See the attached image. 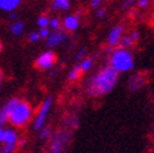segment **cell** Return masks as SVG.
I'll return each instance as SVG.
<instances>
[{"label":"cell","mask_w":154,"mask_h":153,"mask_svg":"<svg viewBox=\"0 0 154 153\" xmlns=\"http://www.w3.org/2000/svg\"><path fill=\"white\" fill-rule=\"evenodd\" d=\"M119 72L112 65L104 67L99 70L89 82L88 94L91 97H99L109 93L114 89L115 84L118 83Z\"/></svg>","instance_id":"obj_1"},{"label":"cell","mask_w":154,"mask_h":153,"mask_svg":"<svg viewBox=\"0 0 154 153\" xmlns=\"http://www.w3.org/2000/svg\"><path fill=\"white\" fill-rule=\"evenodd\" d=\"M109 62H110V65L113 68H115L119 73L129 72L130 69H133V67H134L133 54L128 49L123 48V47L113 49Z\"/></svg>","instance_id":"obj_2"},{"label":"cell","mask_w":154,"mask_h":153,"mask_svg":"<svg viewBox=\"0 0 154 153\" xmlns=\"http://www.w3.org/2000/svg\"><path fill=\"white\" fill-rule=\"evenodd\" d=\"M30 116H32V108H30V105L26 102H19L15 105L13 112L10 113L8 120H10V123L13 126L20 127V126H24L30 119Z\"/></svg>","instance_id":"obj_3"},{"label":"cell","mask_w":154,"mask_h":153,"mask_svg":"<svg viewBox=\"0 0 154 153\" xmlns=\"http://www.w3.org/2000/svg\"><path fill=\"white\" fill-rule=\"evenodd\" d=\"M55 54L53 52L48 50V52H44L43 54H40L38 57L35 65L39 68V69H49V68L53 67V64L55 63Z\"/></svg>","instance_id":"obj_4"},{"label":"cell","mask_w":154,"mask_h":153,"mask_svg":"<svg viewBox=\"0 0 154 153\" xmlns=\"http://www.w3.org/2000/svg\"><path fill=\"white\" fill-rule=\"evenodd\" d=\"M51 97H48L47 99H45V102L43 103L42 108L39 111V113H38V116L35 118V122H34V128L35 129H40L43 126H44V122H45V118H47V114L50 109L51 107Z\"/></svg>","instance_id":"obj_5"},{"label":"cell","mask_w":154,"mask_h":153,"mask_svg":"<svg viewBox=\"0 0 154 153\" xmlns=\"http://www.w3.org/2000/svg\"><path fill=\"white\" fill-rule=\"evenodd\" d=\"M123 34H124V27L123 25H115L112 28V30L108 34V39L106 43L109 47H117V45L120 43V39L123 38Z\"/></svg>","instance_id":"obj_6"},{"label":"cell","mask_w":154,"mask_h":153,"mask_svg":"<svg viewBox=\"0 0 154 153\" xmlns=\"http://www.w3.org/2000/svg\"><path fill=\"white\" fill-rule=\"evenodd\" d=\"M19 103V99L18 98H11L10 101H8V103L0 109V127H2L5 122L9 119L10 113L13 112V109L15 108V105Z\"/></svg>","instance_id":"obj_7"},{"label":"cell","mask_w":154,"mask_h":153,"mask_svg":"<svg viewBox=\"0 0 154 153\" xmlns=\"http://www.w3.org/2000/svg\"><path fill=\"white\" fill-rule=\"evenodd\" d=\"M66 142H68V136L65 132H61L58 133L57 136H54L51 139V153H60Z\"/></svg>","instance_id":"obj_8"},{"label":"cell","mask_w":154,"mask_h":153,"mask_svg":"<svg viewBox=\"0 0 154 153\" xmlns=\"http://www.w3.org/2000/svg\"><path fill=\"white\" fill-rule=\"evenodd\" d=\"M66 39V34L64 30L61 29H54V32L49 34V36L47 38V43L49 47H55L58 44H61L64 40Z\"/></svg>","instance_id":"obj_9"},{"label":"cell","mask_w":154,"mask_h":153,"mask_svg":"<svg viewBox=\"0 0 154 153\" xmlns=\"http://www.w3.org/2000/svg\"><path fill=\"white\" fill-rule=\"evenodd\" d=\"M79 19H80V13H76L74 15H68L64 18L63 25L68 32H74L79 27Z\"/></svg>","instance_id":"obj_10"},{"label":"cell","mask_w":154,"mask_h":153,"mask_svg":"<svg viewBox=\"0 0 154 153\" xmlns=\"http://www.w3.org/2000/svg\"><path fill=\"white\" fill-rule=\"evenodd\" d=\"M21 0H0V9L3 11H13L20 5Z\"/></svg>","instance_id":"obj_11"},{"label":"cell","mask_w":154,"mask_h":153,"mask_svg":"<svg viewBox=\"0 0 154 153\" xmlns=\"http://www.w3.org/2000/svg\"><path fill=\"white\" fill-rule=\"evenodd\" d=\"M5 144H15L17 143V133L13 129H6L3 133V141Z\"/></svg>","instance_id":"obj_12"},{"label":"cell","mask_w":154,"mask_h":153,"mask_svg":"<svg viewBox=\"0 0 154 153\" xmlns=\"http://www.w3.org/2000/svg\"><path fill=\"white\" fill-rule=\"evenodd\" d=\"M70 8V0H53V10H68Z\"/></svg>","instance_id":"obj_13"},{"label":"cell","mask_w":154,"mask_h":153,"mask_svg":"<svg viewBox=\"0 0 154 153\" xmlns=\"http://www.w3.org/2000/svg\"><path fill=\"white\" fill-rule=\"evenodd\" d=\"M24 30V23L23 21H14L10 27V32L14 35H20Z\"/></svg>","instance_id":"obj_14"},{"label":"cell","mask_w":154,"mask_h":153,"mask_svg":"<svg viewBox=\"0 0 154 153\" xmlns=\"http://www.w3.org/2000/svg\"><path fill=\"white\" fill-rule=\"evenodd\" d=\"M134 43H135V42L132 39V36H130V35H127V36H123V38H122L119 44H120V47L128 49V48H130V47H133Z\"/></svg>","instance_id":"obj_15"},{"label":"cell","mask_w":154,"mask_h":153,"mask_svg":"<svg viewBox=\"0 0 154 153\" xmlns=\"http://www.w3.org/2000/svg\"><path fill=\"white\" fill-rule=\"evenodd\" d=\"M83 70H82V68H80V65H75L73 69L70 70V73H69V75H68V78L70 79V80H75V79H78L79 76H80V73H82Z\"/></svg>","instance_id":"obj_16"},{"label":"cell","mask_w":154,"mask_h":153,"mask_svg":"<svg viewBox=\"0 0 154 153\" xmlns=\"http://www.w3.org/2000/svg\"><path fill=\"white\" fill-rule=\"evenodd\" d=\"M79 65H80L83 72H87V70H89L91 68V65H93V59H91V58H85Z\"/></svg>","instance_id":"obj_17"},{"label":"cell","mask_w":154,"mask_h":153,"mask_svg":"<svg viewBox=\"0 0 154 153\" xmlns=\"http://www.w3.org/2000/svg\"><path fill=\"white\" fill-rule=\"evenodd\" d=\"M49 21H50V18H48L47 15H42V17L38 18V25L40 28H48Z\"/></svg>","instance_id":"obj_18"},{"label":"cell","mask_w":154,"mask_h":153,"mask_svg":"<svg viewBox=\"0 0 154 153\" xmlns=\"http://www.w3.org/2000/svg\"><path fill=\"white\" fill-rule=\"evenodd\" d=\"M49 25H50V28H51V29H59V27H60V20H59L57 17L50 18Z\"/></svg>","instance_id":"obj_19"},{"label":"cell","mask_w":154,"mask_h":153,"mask_svg":"<svg viewBox=\"0 0 154 153\" xmlns=\"http://www.w3.org/2000/svg\"><path fill=\"white\" fill-rule=\"evenodd\" d=\"M49 136H50V128H48V127H42V128H40V138L45 139V138H48Z\"/></svg>","instance_id":"obj_20"},{"label":"cell","mask_w":154,"mask_h":153,"mask_svg":"<svg viewBox=\"0 0 154 153\" xmlns=\"http://www.w3.org/2000/svg\"><path fill=\"white\" fill-rule=\"evenodd\" d=\"M15 148V144H4V146L2 147V153H11Z\"/></svg>","instance_id":"obj_21"},{"label":"cell","mask_w":154,"mask_h":153,"mask_svg":"<svg viewBox=\"0 0 154 153\" xmlns=\"http://www.w3.org/2000/svg\"><path fill=\"white\" fill-rule=\"evenodd\" d=\"M40 39V34L39 32H33V33H30L29 34V42H32V43H35Z\"/></svg>","instance_id":"obj_22"},{"label":"cell","mask_w":154,"mask_h":153,"mask_svg":"<svg viewBox=\"0 0 154 153\" xmlns=\"http://www.w3.org/2000/svg\"><path fill=\"white\" fill-rule=\"evenodd\" d=\"M137 4L140 9H145V8H148V5L150 4V0H137Z\"/></svg>","instance_id":"obj_23"},{"label":"cell","mask_w":154,"mask_h":153,"mask_svg":"<svg viewBox=\"0 0 154 153\" xmlns=\"http://www.w3.org/2000/svg\"><path fill=\"white\" fill-rule=\"evenodd\" d=\"M102 3H103V0H90V6L93 9H98V8H100Z\"/></svg>","instance_id":"obj_24"},{"label":"cell","mask_w":154,"mask_h":153,"mask_svg":"<svg viewBox=\"0 0 154 153\" xmlns=\"http://www.w3.org/2000/svg\"><path fill=\"white\" fill-rule=\"evenodd\" d=\"M39 34H40V38H48L49 34H50V32H49L48 28H40Z\"/></svg>","instance_id":"obj_25"},{"label":"cell","mask_w":154,"mask_h":153,"mask_svg":"<svg viewBox=\"0 0 154 153\" xmlns=\"http://www.w3.org/2000/svg\"><path fill=\"white\" fill-rule=\"evenodd\" d=\"M105 14H106V10L104 9V8H98V10H97V17L98 18H104L105 17Z\"/></svg>","instance_id":"obj_26"},{"label":"cell","mask_w":154,"mask_h":153,"mask_svg":"<svg viewBox=\"0 0 154 153\" xmlns=\"http://www.w3.org/2000/svg\"><path fill=\"white\" fill-rule=\"evenodd\" d=\"M134 3H135V0H125V2L123 3V8H124V9H128V8H130Z\"/></svg>","instance_id":"obj_27"},{"label":"cell","mask_w":154,"mask_h":153,"mask_svg":"<svg viewBox=\"0 0 154 153\" xmlns=\"http://www.w3.org/2000/svg\"><path fill=\"white\" fill-rule=\"evenodd\" d=\"M130 36H132V39L134 40V42H137L138 39H139V32H137V30H133L132 33H130Z\"/></svg>","instance_id":"obj_28"},{"label":"cell","mask_w":154,"mask_h":153,"mask_svg":"<svg viewBox=\"0 0 154 153\" xmlns=\"http://www.w3.org/2000/svg\"><path fill=\"white\" fill-rule=\"evenodd\" d=\"M84 54H85V49H80L79 52H78V54L75 55V59L76 60H79V59H82L83 57H84Z\"/></svg>","instance_id":"obj_29"},{"label":"cell","mask_w":154,"mask_h":153,"mask_svg":"<svg viewBox=\"0 0 154 153\" xmlns=\"http://www.w3.org/2000/svg\"><path fill=\"white\" fill-rule=\"evenodd\" d=\"M9 18H10L11 20H15V19H17V14H15L14 11H10V14H9Z\"/></svg>","instance_id":"obj_30"},{"label":"cell","mask_w":154,"mask_h":153,"mask_svg":"<svg viewBox=\"0 0 154 153\" xmlns=\"http://www.w3.org/2000/svg\"><path fill=\"white\" fill-rule=\"evenodd\" d=\"M3 133H4V129H3L2 127H0V142L3 141Z\"/></svg>","instance_id":"obj_31"},{"label":"cell","mask_w":154,"mask_h":153,"mask_svg":"<svg viewBox=\"0 0 154 153\" xmlns=\"http://www.w3.org/2000/svg\"><path fill=\"white\" fill-rule=\"evenodd\" d=\"M2 79H3V73L0 72V87H2Z\"/></svg>","instance_id":"obj_32"},{"label":"cell","mask_w":154,"mask_h":153,"mask_svg":"<svg viewBox=\"0 0 154 153\" xmlns=\"http://www.w3.org/2000/svg\"><path fill=\"white\" fill-rule=\"evenodd\" d=\"M2 48H3V45H2V43H0V52H2Z\"/></svg>","instance_id":"obj_33"},{"label":"cell","mask_w":154,"mask_h":153,"mask_svg":"<svg viewBox=\"0 0 154 153\" xmlns=\"http://www.w3.org/2000/svg\"><path fill=\"white\" fill-rule=\"evenodd\" d=\"M153 120H154V116H153Z\"/></svg>","instance_id":"obj_34"}]
</instances>
